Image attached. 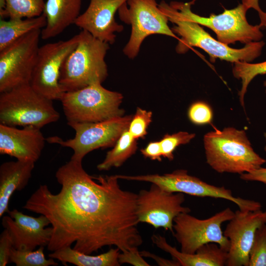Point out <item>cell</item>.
<instances>
[{
  "label": "cell",
  "mask_w": 266,
  "mask_h": 266,
  "mask_svg": "<svg viewBox=\"0 0 266 266\" xmlns=\"http://www.w3.org/2000/svg\"><path fill=\"white\" fill-rule=\"evenodd\" d=\"M240 178L246 181H257L266 185V167H260L240 174Z\"/></svg>",
  "instance_id": "cell-35"
},
{
  "label": "cell",
  "mask_w": 266,
  "mask_h": 266,
  "mask_svg": "<svg viewBox=\"0 0 266 266\" xmlns=\"http://www.w3.org/2000/svg\"><path fill=\"white\" fill-rule=\"evenodd\" d=\"M195 136V133L187 132L166 134L160 141L163 157L172 161L174 158L173 152L176 147L190 142Z\"/></svg>",
  "instance_id": "cell-29"
},
{
  "label": "cell",
  "mask_w": 266,
  "mask_h": 266,
  "mask_svg": "<svg viewBox=\"0 0 266 266\" xmlns=\"http://www.w3.org/2000/svg\"><path fill=\"white\" fill-rule=\"evenodd\" d=\"M75 48L61 68L59 83L64 92L77 90L95 83H102L107 76L105 56L109 44L82 30Z\"/></svg>",
  "instance_id": "cell-4"
},
{
  "label": "cell",
  "mask_w": 266,
  "mask_h": 266,
  "mask_svg": "<svg viewBox=\"0 0 266 266\" xmlns=\"http://www.w3.org/2000/svg\"><path fill=\"white\" fill-rule=\"evenodd\" d=\"M234 64L233 73L235 78L241 80L242 86L238 96L241 105L244 109V96L247 87L256 76L266 74V61L258 63L237 62Z\"/></svg>",
  "instance_id": "cell-25"
},
{
  "label": "cell",
  "mask_w": 266,
  "mask_h": 266,
  "mask_svg": "<svg viewBox=\"0 0 266 266\" xmlns=\"http://www.w3.org/2000/svg\"><path fill=\"white\" fill-rule=\"evenodd\" d=\"M140 152L145 158L162 161L163 156L160 141L150 142L145 148L141 149Z\"/></svg>",
  "instance_id": "cell-34"
},
{
  "label": "cell",
  "mask_w": 266,
  "mask_h": 266,
  "mask_svg": "<svg viewBox=\"0 0 266 266\" xmlns=\"http://www.w3.org/2000/svg\"><path fill=\"white\" fill-rule=\"evenodd\" d=\"M120 19L131 25L130 38L124 48L129 58H135L143 40L153 34H162L179 39L167 25L166 16L156 0H128L118 9Z\"/></svg>",
  "instance_id": "cell-10"
},
{
  "label": "cell",
  "mask_w": 266,
  "mask_h": 266,
  "mask_svg": "<svg viewBox=\"0 0 266 266\" xmlns=\"http://www.w3.org/2000/svg\"><path fill=\"white\" fill-rule=\"evenodd\" d=\"M46 138L40 128L33 126L15 127L0 124V154L17 160L35 163L40 157Z\"/></svg>",
  "instance_id": "cell-18"
},
{
  "label": "cell",
  "mask_w": 266,
  "mask_h": 266,
  "mask_svg": "<svg viewBox=\"0 0 266 266\" xmlns=\"http://www.w3.org/2000/svg\"><path fill=\"white\" fill-rule=\"evenodd\" d=\"M44 247L40 246L35 250H19L13 247L9 256V262L16 266H57L58 263L54 259H46L43 251Z\"/></svg>",
  "instance_id": "cell-27"
},
{
  "label": "cell",
  "mask_w": 266,
  "mask_h": 266,
  "mask_svg": "<svg viewBox=\"0 0 266 266\" xmlns=\"http://www.w3.org/2000/svg\"><path fill=\"white\" fill-rule=\"evenodd\" d=\"M184 201V194L168 192L152 183L148 190H141L137 194L138 220L155 229L163 228L173 234L174 218L181 213L191 212L190 208L182 205Z\"/></svg>",
  "instance_id": "cell-14"
},
{
  "label": "cell",
  "mask_w": 266,
  "mask_h": 266,
  "mask_svg": "<svg viewBox=\"0 0 266 266\" xmlns=\"http://www.w3.org/2000/svg\"><path fill=\"white\" fill-rule=\"evenodd\" d=\"M264 137H265V141H266V133H264ZM265 150L266 151V145L265 147Z\"/></svg>",
  "instance_id": "cell-38"
},
{
  "label": "cell",
  "mask_w": 266,
  "mask_h": 266,
  "mask_svg": "<svg viewBox=\"0 0 266 266\" xmlns=\"http://www.w3.org/2000/svg\"><path fill=\"white\" fill-rule=\"evenodd\" d=\"M46 25V18L42 13L33 18L0 19V51L25 35L36 30H42Z\"/></svg>",
  "instance_id": "cell-23"
},
{
  "label": "cell",
  "mask_w": 266,
  "mask_h": 266,
  "mask_svg": "<svg viewBox=\"0 0 266 266\" xmlns=\"http://www.w3.org/2000/svg\"><path fill=\"white\" fill-rule=\"evenodd\" d=\"M123 99L118 92L97 82L82 89L64 92L61 101L67 123L98 122L122 116Z\"/></svg>",
  "instance_id": "cell-6"
},
{
  "label": "cell",
  "mask_w": 266,
  "mask_h": 266,
  "mask_svg": "<svg viewBox=\"0 0 266 266\" xmlns=\"http://www.w3.org/2000/svg\"><path fill=\"white\" fill-rule=\"evenodd\" d=\"M82 161L71 158L58 169L59 193L40 185L23 206L49 220L52 234L47 249L53 252L74 243V250L91 255L107 246L123 252L141 245L137 194L122 189L116 175H99L95 181Z\"/></svg>",
  "instance_id": "cell-1"
},
{
  "label": "cell",
  "mask_w": 266,
  "mask_h": 266,
  "mask_svg": "<svg viewBox=\"0 0 266 266\" xmlns=\"http://www.w3.org/2000/svg\"><path fill=\"white\" fill-rule=\"evenodd\" d=\"M224 235L229 239L227 266H249L250 252L257 230L266 223V210H237L229 221Z\"/></svg>",
  "instance_id": "cell-15"
},
{
  "label": "cell",
  "mask_w": 266,
  "mask_h": 266,
  "mask_svg": "<svg viewBox=\"0 0 266 266\" xmlns=\"http://www.w3.org/2000/svg\"><path fill=\"white\" fill-rule=\"evenodd\" d=\"M152 241L158 248L169 253L173 259L181 266H226L228 252L215 243H209L200 247L195 253L188 254L179 251L169 244L165 237L153 234Z\"/></svg>",
  "instance_id": "cell-19"
},
{
  "label": "cell",
  "mask_w": 266,
  "mask_h": 266,
  "mask_svg": "<svg viewBox=\"0 0 266 266\" xmlns=\"http://www.w3.org/2000/svg\"><path fill=\"white\" fill-rule=\"evenodd\" d=\"M118 261L121 265L129 264L134 266H150L142 258L137 247H133L129 250L120 253Z\"/></svg>",
  "instance_id": "cell-32"
},
{
  "label": "cell",
  "mask_w": 266,
  "mask_h": 266,
  "mask_svg": "<svg viewBox=\"0 0 266 266\" xmlns=\"http://www.w3.org/2000/svg\"><path fill=\"white\" fill-rule=\"evenodd\" d=\"M79 38L78 33L67 40L39 47L30 83L37 93L52 100H60L64 93L59 83L61 68Z\"/></svg>",
  "instance_id": "cell-13"
},
{
  "label": "cell",
  "mask_w": 266,
  "mask_h": 266,
  "mask_svg": "<svg viewBox=\"0 0 266 266\" xmlns=\"http://www.w3.org/2000/svg\"><path fill=\"white\" fill-rule=\"evenodd\" d=\"M116 176L118 179L154 183L170 192L228 200L237 205L241 211H256L262 208V205L259 201L235 197L231 190L224 186L218 187L209 184L197 177L188 174L187 171L184 169H177L163 175H116Z\"/></svg>",
  "instance_id": "cell-8"
},
{
  "label": "cell",
  "mask_w": 266,
  "mask_h": 266,
  "mask_svg": "<svg viewBox=\"0 0 266 266\" xmlns=\"http://www.w3.org/2000/svg\"><path fill=\"white\" fill-rule=\"evenodd\" d=\"M53 101L37 93L30 84L0 93V124L41 129L60 118Z\"/></svg>",
  "instance_id": "cell-5"
},
{
  "label": "cell",
  "mask_w": 266,
  "mask_h": 266,
  "mask_svg": "<svg viewBox=\"0 0 266 266\" xmlns=\"http://www.w3.org/2000/svg\"><path fill=\"white\" fill-rule=\"evenodd\" d=\"M132 119L131 116H120L98 122L67 123L75 132L73 138L64 140L58 136H51L46 141L71 148L73 151L71 158L82 161L94 150L114 145L128 129Z\"/></svg>",
  "instance_id": "cell-11"
},
{
  "label": "cell",
  "mask_w": 266,
  "mask_h": 266,
  "mask_svg": "<svg viewBox=\"0 0 266 266\" xmlns=\"http://www.w3.org/2000/svg\"><path fill=\"white\" fill-rule=\"evenodd\" d=\"M214 128L204 135L203 144L206 162L215 171L241 174L266 163L254 150L245 131Z\"/></svg>",
  "instance_id": "cell-2"
},
{
  "label": "cell",
  "mask_w": 266,
  "mask_h": 266,
  "mask_svg": "<svg viewBox=\"0 0 266 266\" xmlns=\"http://www.w3.org/2000/svg\"><path fill=\"white\" fill-rule=\"evenodd\" d=\"M113 148L107 152L104 160L97 166L99 170H108L120 166L137 149L136 139L132 137L128 129L117 139Z\"/></svg>",
  "instance_id": "cell-24"
},
{
  "label": "cell",
  "mask_w": 266,
  "mask_h": 266,
  "mask_svg": "<svg viewBox=\"0 0 266 266\" xmlns=\"http://www.w3.org/2000/svg\"><path fill=\"white\" fill-rule=\"evenodd\" d=\"M234 215V212L229 207L205 219H198L189 213L179 214L173 221V235L180 245L181 251L194 254L203 245L215 243L228 252L230 242L224 235L221 227Z\"/></svg>",
  "instance_id": "cell-9"
},
{
  "label": "cell",
  "mask_w": 266,
  "mask_h": 266,
  "mask_svg": "<svg viewBox=\"0 0 266 266\" xmlns=\"http://www.w3.org/2000/svg\"><path fill=\"white\" fill-rule=\"evenodd\" d=\"M41 31H33L0 51V93L30 84Z\"/></svg>",
  "instance_id": "cell-12"
},
{
  "label": "cell",
  "mask_w": 266,
  "mask_h": 266,
  "mask_svg": "<svg viewBox=\"0 0 266 266\" xmlns=\"http://www.w3.org/2000/svg\"><path fill=\"white\" fill-rule=\"evenodd\" d=\"M81 3L82 0H46L43 12L46 25L41 31V38L55 37L74 24L80 14Z\"/></svg>",
  "instance_id": "cell-20"
},
{
  "label": "cell",
  "mask_w": 266,
  "mask_h": 266,
  "mask_svg": "<svg viewBox=\"0 0 266 266\" xmlns=\"http://www.w3.org/2000/svg\"><path fill=\"white\" fill-rule=\"evenodd\" d=\"M120 251L116 247L110 248L104 253L92 256L66 246L52 252L48 257L61 261L65 266L70 263L77 266H119Z\"/></svg>",
  "instance_id": "cell-22"
},
{
  "label": "cell",
  "mask_w": 266,
  "mask_h": 266,
  "mask_svg": "<svg viewBox=\"0 0 266 266\" xmlns=\"http://www.w3.org/2000/svg\"><path fill=\"white\" fill-rule=\"evenodd\" d=\"M264 86L266 87L265 92L266 93V80L264 82Z\"/></svg>",
  "instance_id": "cell-39"
},
{
  "label": "cell",
  "mask_w": 266,
  "mask_h": 266,
  "mask_svg": "<svg viewBox=\"0 0 266 266\" xmlns=\"http://www.w3.org/2000/svg\"><path fill=\"white\" fill-rule=\"evenodd\" d=\"M192 3L171 1L169 4L186 19L212 30L217 40L225 44L237 41L247 44L260 41L263 36L260 24L253 26L248 23L246 18L248 9L242 3L233 9H226L218 15L211 14L206 17L192 12Z\"/></svg>",
  "instance_id": "cell-7"
},
{
  "label": "cell",
  "mask_w": 266,
  "mask_h": 266,
  "mask_svg": "<svg viewBox=\"0 0 266 266\" xmlns=\"http://www.w3.org/2000/svg\"><path fill=\"white\" fill-rule=\"evenodd\" d=\"M87 9L78 16L74 24L93 36L108 44L115 40L116 32L123 27L115 20V14L128 0H89Z\"/></svg>",
  "instance_id": "cell-17"
},
{
  "label": "cell",
  "mask_w": 266,
  "mask_h": 266,
  "mask_svg": "<svg viewBox=\"0 0 266 266\" xmlns=\"http://www.w3.org/2000/svg\"><path fill=\"white\" fill-rule=\"evenodd\" d=\"M8 216L2 217L1 224L12 239L14 248L19 250L32 251L37 247L47 246L51 238L52 228L43 215L34 217L24 214L15 209L8 211Z\"/></svg>",
  "instance_id": "cell-16"
},
{
  "label": "cell",
  "mask_w": 266,
  "mask_h": 266,
  "mask_svg": "<svg viewBox=\"0 0 266 266\" xmlns=\"http://www.w3.org/2000/svg\"><path fill=\"white\" fill-rule=\"evenodd\" d=\"M152 116L151 111L137 108L128 129L132 137L136 139L143 137L146 134V130L152 121Z\"/></svg>",
  "instance_id": "cell-30"
},
{
  "label": "cell",
  "mask_w": 266,
  "mask_h": 266,
  "mask_svg": "<svg viewBox=\"0 0 266 266\" xmlns=\"http://www.w3.org/2000/svg\"><path fill=\"white\" fill-rule=\"evenodd\" d=\"M7 17L11 19L33 18L41 15L44 0H5Z\"/></svg>",
  "instance_id": "cell-26"
},
{
  "label": "cell",
  "mask_w": 266,
  "mask_h": 266,
  "mask_svg": "<svg viewBox=\"0 0 266 266\" xmlns=\"http://www.w3.org/2000/svg\"><path fill=\"white\" fill-rule=\"evenodd\" d=\"M158 6L168 21L175 24L171 29L172 32L181 37L176 47L179 54L185 53L192 47H197L206 52L211 61L219 59L234 63L251 62L261 54L265 45L263 41L249 42L240 49L233 48L214 38L200 25L186 19L166 1H162Z\"/></svg>",
  "instance_id": "cell-3"
},
{
  "label": "cell",
  "mask_w": 266,
  "mask_h": 266,
  "mask_svg": "<svg viewBox=\"0 0 266 266\" xmlns=\"http://www.w3.org/2000/svg\"><path fill=\"white\" fill-rule=\"evenodd\" d=\"M13 243L10 236L5 229L0 235V266H5L9 263V256Z\"/></svg>",
  "instance_id": "cell-33"
},
{
  "label": "cell",
  "mask_w": 266,
  "mask_h": 266,
  "mask_svg": "<svg viewBox=\"0 0 266 266\" xmlns=\"http://www.w3.org/2000/svg\"><path fill=\"white\" fill-rule=\"evenodd\" d=\"M188 115L193 123L198 125L210 124L213 119V112L210 106L201 101L191 104L188 110Z\"/></svg>",
  "instance_id": "cell-31"
},
{
  "label": "cell",
  "mask_w": 266,
  "mask_h": 266,
  "mask_svg": "<svg viewBox=\"0 0 266 266\" xmlns=\"http://www.w3.org/2000/svg\"><path fill=\"white\" fill-rule=\"evenodd\" d=\"M242 4L248 9L252 8L256 10L258 12L260 18V25L262 28H266V13L261 9L259 4V0H242Z\"/></svg>",
  "instance_id": "cell-36"
},
{
  "label": "cell",
  "mask_w": 266,
  "mask_h": 266,
  "mask_svg": "<svg viewBox=\"0 0 266 266\" xmlns=\"http://www.w3.org/2000/svg\"><path fill=\"white\" fill-rule=\"evenodd\" d=\"M141 255L142 257H149L154 259L158 264V265L161 266H180L179 263L176 260H167L161 257H160L154 254L151 253L146 251H142L140 252Z\"/></svg>",
  "instance_id": "cell-37"
},
{
  "label": "cell",
  "mask_w": 266,
  "mask_h": 266,
  "mask_svg": "<svg viewBox=\"0 0 266 266\" xmlns=\"http://www.w3.org/2000/svg\"><path fill=\"white\" fill-rule=\"evenodd\" d=\"M249 266H266V223L256 231L250 252Z\"/></svg>",
  "instance_id": "cell-28"
},
{
  "label": "cell",
  "mask_w": 266,
  "mask_h": 266,
  "mask_svg": "<svg viewBox=\"0 0 266 266\" xmlns=\"http://www.w3.org/2000/svg\"><path fill=\"white\" fill-rule=\"evenodd\" d=\"M34 163L17 160L3 163L0 166V217L9 211L12 194L24 189L29 181Z\"/></svg>",
  "instance_id": "cell-21"
}]
</instances>
